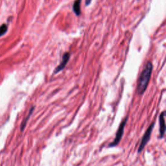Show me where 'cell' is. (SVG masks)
<instances>
[{
  "label": "cell",
  "mask_w": 166,
  "mask_h": 166,
  "mask_svg": "<svg viewBox=\"0 0 166 166\" xmlns=\"http://www.w3.org/2000/svg\"><path fill=\"white\" fill-rule=\"evenodd\" d=\"M154 127V122H153V123L150 125V126L148 127V128L147 129V131L144 133V136H143L141 138V141L139 145V147H138V153H141V152L143 151V149L145 148V147L146 146L147 143L149 142Z\"/></svg>",
  "instance_id": "cell-3"
},
{
  "label": "cell",
  "mask_w": 166,
  "mask_h": 166,
  "mask_svg": "<svg viewBox=\"0 0 166 166\" xmlns=\"http://www.w3.org/2000/svg\"><path fill=\"white\" fill-rule=\"evenodd\" d=\"M70 57V53H64V55H63V57H62V61H61V64H59V66L56 69H55V73H58L59 71H61V70H63L64 67L66 66L68 62L69 61Z\"/></svg>",
  "instance_id": "cell-5"
},
{
  "label": "cell",
  "mask_w": 166,
  "mask_h": 166,
  "mask_svg": "<svg viewBox=\"0 0 166 166\" xmlns=\"http://www.w3.org/2000/svg\"><path fill=\"white\" fill-rule=\"evenodd\" d=\"M8 30V27L6 24H3L2 25L0 26V36H3V35L7 33Z\"/></svg>",
  "instance_id": "cell-8"
},
{
  "label": "cell",
  "mask_w": 166,
  "mask_h": 166,
  "mask_svg": "<svg viewBox=\"0 0 166 166\" xmlns=\"http://www.w3.org/2000/svg\"><path fill=\"white\" fill-rule=\"evenodd\" d=\"M91 2V0H86V5H89Z\"/></svg>",
  "instance_id": "cell-9"
},
{
  "label": "cell",
  "mask_w": 166,
  "mask_h": 166,
  "mask_svg": "<svg viewBox=\"0 0 166 166\" xmlns=\"http://www.w3.org/2000/svg\"><path fill=\"white\" fill-rule=\"evenodd\" d=\"M152 71H153V64L151 62H148L146 64L144 70H143L139 81H138L137 90L139 94H143L145 91L151 79Z\"/></svg>",
  "instance_id": "cell-1"
},
{
  "label": "cell",
  "mask_w": 166,
  "mask_h": 166,
  "mask_svg": "<svg viewBox=\"0 0 166 166\" xmlns=\"http://www.w3.org/2000/svg\"><path fill=\"white\" fill-rule=\"evenodd\" d=\"M34 109H35V107H32V108L30 109L28 115H27V118L24 119V121H23V122H22V125H21V131H22V132H23V131H24V129H25V127H26L27 123V121H29V119L31 116L32 115V114H33V111H34Z\"/></svg>",
  "instance_id": "cell-6"
},
{
  "label": "cell",
  "mask_w": 166,
  "mask_h": 166,
  "mask_svg": "<svg viewBox=\"0 0 166 166\" xmlns=\"http://www.w3.org/2000/svg\"><path fill=\"white\" fill-rule=\"evenodd\" d=\"M81 0H75L73 3V11L77 16H79L81 14Z\"/></svg>",
  "instance_id": "cell-7"
},
{
  "label": "cell",
  "mask_w": 166,
  "mask_h": 166,
  "mask_svg": "<svg viewBox=\"0 0 166 166\" xmlns=\"http://www.w3.org/2000/svg\"><path fill=\"white\" fill-rule=\"evenodd\" d=\"M165 114L164 112L161 113L159 117V125H160V128H159V131H160V138H162L165 135Z\"/></svg>",
  "instance_id": "cell-4"
},
{
  "label": "cell",
  "mask_w": 166,
  "mask_h": 166,
  "mask_svg": "<svg viewBox=\"0 0 166 166\" xmlns=\"http://www.w3.org/2000/svg\"><path fill=\"white\" fill-rule=\"evenodd\" d=\"M127 119H128V117H126L125 118L123 119V120L121 121L120 125H119V128L118 129V131L116 132V138H114V141L112 143H110V144L108 145L109 147H116L119 144V143L120 142L121 138L123 137V135L124 129H125V127L126 124H127Z\"/></svg>",
  "instance_id": "cell-2"
}]
</instances>
